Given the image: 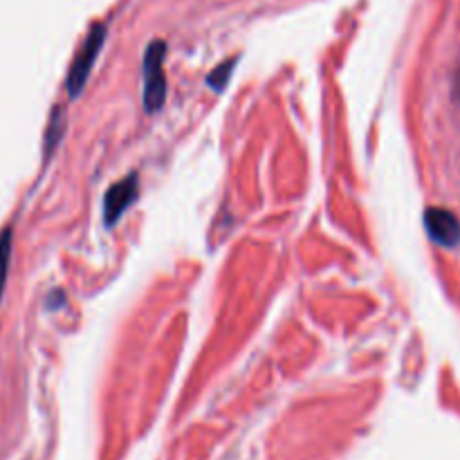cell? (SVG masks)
I'll return each mask as SVG.
<instances>
[{
	"mask_svg": "<svg viewBox=\"0 0 460 460\" xmlns=\"http://www.w3.org/2000/svg\"><path fill=\"white\" fill-rule=\"evenodd\" d=\"M164 40H153L144 52V108L146 112L162 111L166 102V75H164Z\"/></svg>",
	"mask_w": 460,
	"mask_h": 460,
	"instance_id": "6da1fadb",
	"label": "cell"
},
{
	"mask_svg": "<svg viewBox=\"0 0 460 460\" xmlns=\"http://www.w3.org/2000/svg\"><path fill=\"white\" fill-rule=\"evenodd\" d=\"M106 34H108L106 27L94 25L93 30H90L85 43L81 45V49H79V54L75 57V61H72L70 75H67V81H66V88H67V93H70L72 99H76L81 93H84L85 84H88L90 72H93L94 61H97L99 52H102L103 43H106Z\"/></svg>",
	"mask_w": 460,
	"mask_h": 460,
	"instance_id": "7a4b0ae2",
	"label": "cell"
},
{
	"mask_svg": "<svg viewBox=\"0 0 460 460\" xmlns=\"http://www.w3.org/2000/svg\"><path fill=\"white\" fill-rule=\"evenodd\" d=\"M137 184H139L137 175L130 173L128 178L112 184V187L108 189L106 198H103V220H106L108 227H115V225L121 220V216L126 214V209L137 200V193H139Z\"/></svg>",
	"mask_w": 460,
	"mask_h": 460,
	"instance_id": "3957f363",
	"label": "cell"
},
{
	"mask_svg": "<svg viewBox=\"0 0 460 460\" xmlns=\"http://www.w3.org/2000/svg\"><path fill=\"white\" fill-rule=\"evenodd\" d=\"M425 227L431 241L443 247L460 245V220L454 211L445 207H429L425 211Z\"/></svg>",
	"mask_w": 460,
	"mask_h": 460,
	"instance_id": "277c9868",
	"label": "cell"
},
{
	"mask_svg": "<svg viewBox=\"0 0 460 460\" xmlns=\"http://www.w3.org/2000/svg\"><path fill=\"white\" fill-rule=\"evenodd\" d=\"M63 133H66V117H63V108L57 106L49 117L48 133H45V157H49L57 148V144L61 142Z\"/></svg>",
	"mask_w": 460,
	"mask_h": 460,
	"instance_id": "5b68a950",
	"label": "cell"
},
{
	"mask_svg": "<svg viewBox=\"0 0 460 460\" xmlns=\"http://www.w3.org/2000/svg\"><path fill=\"white\" fill-rule=\"evenodd\" d=\"M9 261H12V229H3L0 234V299H3L4 286H7Z\"/></svg>",
	"mask_w": 460,
	"mask_h": 460,
	"instance_id": "8992f818",
	"label": "cell"
},
{
	"mask_svg": "<svg viewBox=\"0 0 460 460\" xmlns=\"http://www.w3.org/2000/svg\"><path fill=\"white\" fill-rule=\"evenodd\" d=\"M236 63H238V58H229V61L220 63V66L216 67L209 76H207V85H209V88H214L216 93H223L225 85L229 84V76L234 75V66H236Z\"/></svg>",
	"mask_w": 460,
	"mask_h": 460,
	"instance_id": "52a82bcc",
	"label": "cell"
}]
</instances>
